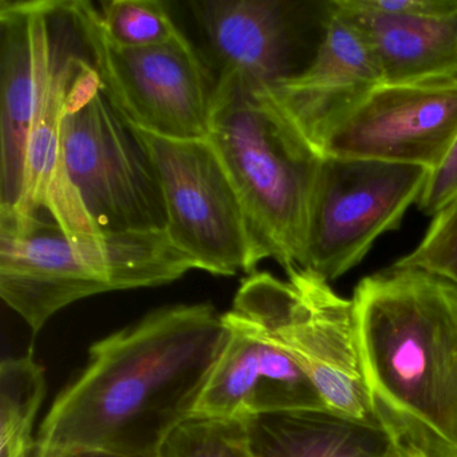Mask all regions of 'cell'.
<instances>
[{
    "label": "cell",
    "instance_id": "6da1fadb",
    "mask_svg": "<svg viewBox=\"0 0 457 457\" xmlns=\"http://www.w3.org/2000/svg\"><path fill=\"white\" fill-rule=\"evenodd\" d=\"M229 330L211 303L149 312L101 341L53 403L36 451L98 448L159 457L195 408Z\"/></svg>",
    "mask_w": 457,
    "mask_h": 457
},
{
    "label": "cell",
    "instance_id": "7a4b0ae2",
    "mask_svg": "<svg viewBox=\"0 0 457 457\" xmlns=\"http://www.w3.org/2000/svg\"><path fill=\"white\" fill-rule=\"evenodd\" d=\"M374 417L395 443L457 457V287L392 266L352 298Z\"/></svg>",
    "mask_w": 457,
    "mask_h": 457
},
{
    "label": "cell",
    "instance_id": "3957f363",
    "mask_svg": "<svg viewBox=\"0 0 457 457\" xmlns=\"http://www.w3.org/2000/svg\"><path fill=\"white\" fill-rule=\"evenodd\" d=\"M196 270L167 231L68 234L46 216H0V295L31 330L63 307Z\"/></svg>",
    "mask_w": 457,
    "mask_h": 457
},
{
    "label": "cell",
    "instance_id": "277c9868",
    "mask_svg": "<svg viewBox=\"0 0 457 457\" xmlns=\"http://www.w3.org/2000/svg\"><path fill=\"white\" fill-rule=\"evenodd\" d=\"M210 138L242 200L264 259L303 269L310 203L322 154L288 121L269 87L219 74Z\"/></svg>",
    "mask_w": 457,
    "mask_h": 457
},
{
    "label": "cell",
    "instance_id": "5b68a950",
    "mask_svg": "<svg viewBox=\"0 0 457 457\" xmlns=\"http://www.w3.org/2000/svg\"><path fill=\"white\" fill-rule=\"evenodd\" d=\"M248 275L224 320L277 345L301 366L326 408L378 425L363 374L352 299L307 269Z\"/></svg>",
    "mask_w": 457,
    "mask_h": 457
},
{
    "label": "cell",
    "instance_id": "8992f818",
    "mask_svg": "<svg viewBox=\"0 0 457 457\" xmlns=\"http://www.w3.org/2000/svg\"><path fill=\"white\" fill-rule=\"evenodd\" d=\"M66 181L98 232L167 228L154 164L112 105L87 55L69 89L61 125Z\"/></svg>",
    "mask_w": 457,
    "mask_h": 457
},
{
    "label": "cell",
    "instance_id": "52a82bcc",
    "mask_svg": "<svg viewBox=\"0 0 457 457\" xmlns=\"http://www.w3.org/2000/svg\"><path fill=\"white\" fill-rule=\"evenodd\" d=\"M101 87L130 127L176 140L208 138L218 77L184 33L149 47L109 41L92 2H62Z\"/></svg>",
    "mask_w": 457,
    "mask_h": 457
},
{
    "label": "cell",
    "instance_id": "ba28073f",
    "mask_svg": "<svg viewBox=\"0 0 457 457\" xmlns=\"http://www.w3.org/2000/svg\"><path fill=\"white\" fill-rule=\"evenodd\" d=\"M129 128L156 170L173 245L196 270L223 277L256 272L263 253L210 138L176 140Z\"/></svg>",
    "mask_w": 457,
    "mask_h": 457
},
{
    "label": "cell",
    "instance_id": "9c48e42d",
    "mask_svg": "<svg viewBox=\"0 0 457 457\" xmlns=\"http://www.w3.org/2000/svg\"><path fill=\"white\" fill-rule=\"evenodd\" d=\"M430 173L416 165L322 156L310 203L303 269L328 283L354 269L379 237L400 228Z\"/></svg>",
    "mask_w": 457,
    "mask_h": 457
},
{
    "label": "cell",
    "instance_id": "30bf717a",
    "mask_svg": "<svg viewBox=\"0 0 457 457\" xmlns=\"http://www.w3.org/2000/svg\"><path fill=\"white\" fill-rule=\"evenodd\" d=\"M456 138L457 82L382 84L328 136L320 154L433 172Z\"/></svg>",
    "mask_w": 457,
    "mask_h": 457
},
{
    "label": "cell",
    "instance_id": "8fae6325",
    "mask_svg": "<svg viewBox=\"0 0 457 457\" xmlns=\"http://www.w3.org/2000/svg\"><path fill=\"white\" fill-rule=\"evenodd\" d=\"M382 84L368 39L328 2L322 37L312 60L269 90L288 121L320 154L328 136Z\"/></svg>",
    "mask_w": 457,
    "mask_h": 457
},
{
    "label": "cell",
    "instance_id": "7c38bea8",
    "mask_svg": "<svg viewBox=\"0 0 457 457\" xmlns=\"http://www.w3.org/2000/svg\"><path fill=\"white\" fill-rule=\"evenodd\" d=\"M79 36L55 0L45 33L36 114L29 137L25 191L20 210L12 215H47L68 234H98L87 211L66 181L61 160V125L69 89L82 54Z\"/></svg>",
    "mask_w": 457,
    "mask_h": 457
},
{
    "label": "cell",
    "instance_id": "4fadbf2b",
    "mask_svg": "<svg viewBox=\"0 0 457 457\" xmlns=\"http://www.w3.org/2000/svg\"><path fill=\"white\" fill-rule=\"evenodd\" d=\"M55 0L0 2V215L20 210L42 46Z\"/></svg>",
    "mask_w": 457,
    "mask_h": 457
},
{
    "label": "cell",
    "instance_id": "5bb4252c",
    "mask_svg": "<svg viewBox=\"0 0 457 457\" xmlns=\"http://www.w3.org/2000/svg\"><path fill=\"white\" fill-rule=\"evenodd\" d=\"M224 323L228 339L194 416L243 421L278 411L328 409L312 379L285 350L235 323Z\"/></svg>",
    "mask_w": 457,
    "mask_h": 457
},
{
    "label": "cell",
    "instance_id": "9a60e30c",
    "mask_svg": "<svg viewBox=\"0 0 457 457\" xmlns=\"http://www.w3.org/2000/svg\"><path fill=\"white\" fill-rule=\"evenodd\" d=\"M218 74L270 87L298 73L296 50L306 12L280 0H200L189 4Z\"/></svg>",
    "mask_w": 457,
    "mask_h": 457
},
{
    "label": "cell",
    "instance_id": "2e32d148",
    "mask_svg": "<svg viewBox=\"0 0 457 457\" xmlns=\"http://www.w3.org/2000/svg\"><path fill=\"white\" fill-rule=\"evenodd\" d=\"M333 6L358 26L387 85L457 82V10L429 17H389Z\"/></svg>",
    "mask_w": 457,
    "mask_h": 457
},
{
    "label": "cell",
    "instance_id": "e0dca14e",
    "mask_svg": "<svg viewBox=\"0 0 457 457\" xmlns=\"http://www.w3.org/2000/svg\"><path fill=\"white\" fill-rule=\"evenodd\" d=\"M253 457H386L395 443L379 425L330 409L243 420Z\"/></svg>",
    "mask_w": 457,
    "mask_h": 457
},
{
    "label": "cell",
    "instance_id": "ac0fdd59",
    "mask_svg": "<svg viewBox=\"0 0 457 457\" xmlns=\"http://www.w3.org/2000/svg\"><path fill=\"white\" fill-rule=\"evenodd\" d=\"M46 392L45 370L33 355L0 363V457H34L33 428Z\"/></svg>",
    "mask_w": 457,
    "mask_h": 457
},
{
    "label": "cell",
    "instance_id": "d6986e66",
    "mask_svg": "<svg viewBox=\"0 0 457 457\" xmlns=\"http://www.w3.org/2000/svg\"><path fill=\"white\" fill-rule=\"evenodd\" d=\"M101 29L109 41L121 47L168 44L181 36L167 4L159 0H111L97 7Z\"/></svg>",
    "mask_w": 457,
    "mask_h": 457
},
{
    "label": "cell",
    "instance_id": "ffe728a7",
    "mask_svg": "<svg viewBox=\"0 0 457 457\" xmlns=\"http://www.w3.org/2000/svg\"><path fill=\"white\" fill-rule=\"evenodd\" d=\"M159 457H253L239 420L191 417L168 437Z\"/></svg>",
    "mask_w": 457,
    "mask_h": 457
},
{
    "label": "cell",
    "instance_id": "44dd1931",
    "mask_svg": "<svg viewBox=\"0 0 457 457\" xmlns=\"http://www.w3.org/2000/svg\"><path fill=\"white\" fill-rule=\"evenodd\" d=\"M392 266L421 270L457 287V199L433 215L421 242Z\"/></svg>",
    "mask_w": 457,
    "mask_h": 457
},
{
    "label": "cell",
    "instance_id": "7402d4cb",
    "mask_svg": "<svg viewBox=\"0 0 457 457\" xmlns=\"http://www.w3.org/2000/svg\"><path fill=\"white\" fill-rule=\"evenodd\" d=\"M457 199V138L443 164L430 173L427 186L417 202L425 215L433 216Z\"/></svg>",
    "mask_w": 457,
    "mask_h": 457
},
{
    "label": "cell",
    "instance_id": "603a6c76",
    "mask_svg": "<svg viewBox=\"0 0 457 457\" xmlns=\"http://www.w3.org/2000/svg\"><path fill=\"white\" fill-rule=\"evenodd\" d=\"M353 9L389 17H429L457 10V0H346Z\"/></svg>",
    "mask_w": 457,
    "mask_h": 457
},
{
    "label": "cell",
    "instance_id": "cb8c5ba5",
    "mask_svg": "<svg viewBox=\"0 0 457 457\" xmlns=\"http://www.w3.org/2000/svg\"><path fill=\"white\" fill-rule=\"evenodd\" d=\"M34 457H143L98 448H66L36 451Z\"/></svg>",
    "mask_w": 457,
    "mask_h": 457
},
{
    "label": "cell",
    "instance_id": "d4e9b609",
    "mask_svg": "<svg viewBox=\"0 0 457 457\" xmlns=\"http://www.w3.org/2000/svg\"><path fill=\"white\" fill-rule=\"evenodd\" d=\"M386 457H425L424 454L420 452L414 451V449L409 448V446L401 445V444L395 443V448L390 451V453Z\"/></svg>",
    "mask_w": 457,
    "mask_h": 457
}]
</instances>
